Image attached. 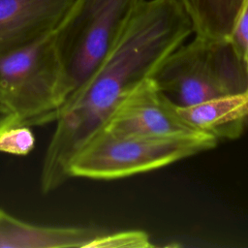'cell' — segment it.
<instances>
[{
    "label": "cell",
    "instance_id": "cell-1",
    "mask_svg": "<svg viewBox=\"0 0 248 248\" xmlns=\"http://www.w3.org/2000/svg\"><path fill=\"white\" fill-rule=\"evenodd\" d=\"M192 33V21L180 0L141 2L98 67L62 108L43 160V193L70 178L69 165L79 148Z\"/></svg>",
    "mask_w": 248,
    "mask_h": 248
},
{
    "label": "cell",
    "instance_id": "cell-2",
    "mask_svg": "<svg viewBox=\"0 0 248 248\" xmlns=\"http://www.w3.org/2000/svg\"><path fill=\"white\" fill-rule=\"evenodd\" d=\"M72 93L53 32L0 54V103L20 125L55 122Z\"/></svg>",
    "mask_w": 248,
    "mask_h": 248
},
{
    "label": "cell",
    "instance_id": "cell-3",
    "mask_svg": "<svg viewBox=\"0 0 248 248\" xmlns=\"http://www.w3.org/2000/svg\"><path fill=\"white\" fill-rule=\"evenodd\" d=\"M217 140L202 132L172 137H144L100 129L75 154L68 173L70 178H123L211 149Z\"/></svg>",
    "mask_w": 248,
    "mask_h": 248
},
{
    "label": "cell",
    "instance_id": "cell-4",
    "mask_svg": "<svg viewBox=\"0 0 248 248\" xmlns=\"http://www.w3.org/2000/svg\"><path fill=\"white\" fill-rule=\"evenodd\" d=\"M176 108L248 91V72L228 40L195 36L172 51L151 77Z\"/></svg>",
    "mask_w": 248,
    "mask_h": 248
},
{
    "label": "cell",
    "instance_id": "cell-5",
    "mask_svg": "<svg viewBox=\"0 0 248 248\" xmlns=\"http://www.w3.org/2000/svg\"><path fill=\"white\" fill-rule=\"evenodd\" d=\"M142 1H72L53 37L73 93L98 67Z\"/></svg>",
    "mask_w": 248,
    "mask_h": 248
},
{
    "label": "cell",
    "instance_id": "cell-6",
    "mask_svg": "<svg viewBox=\"0 0 248 248\" xmlns=\"http://www.w3.org/2000/svg\"><path fill=\"white\" fill-rule=\"evenodd\" d=\"M100 129L144 137L199 133L179 115L177 108L159 90L151 78L137 85L117 105Z\"/></svg>",
    "mask_w": 248,
    "mask_h": 248
},
{
    "label": "cell",
    "instance_id": "cell-7",
    "mask_svg": "<svg viewBox=\"0 0 248 248\" xmlns=\"http://www.w3.org/2000/svg\"><path fill=\"white\" fill-rule=\"evenodd\" d=\"M73 0H0V54L52 33Z\"/></svg>",
    "mask_w": 248,
    "mask_h": 248
},
{
    "label": "cell",
    "instance_id": "cell-8",
    "mask_svg": "<svg viewBox=\"0 0 248 248\" xmlns=\"http://www.w3.org/2000/svg\"><path fill=\"white\" fill-rule=\"evenodd\" d=\"M104 232L88 226L37 225L0 208V248H88Z\"/></svg>",
    "mask_w": 248,
    "mask_h": 248
},
{
    "label": "cell",
    "instance_id": "cell-9",
    "mask_svg": "<svg viewBox=\"0 0 248 248\" xmlns=\"http://www.w3.org/2000/svg\"><path fill=\"white\" fill-rule=\"evenodd\" d=\"M177 111L199 132L209 134L217 140H234L242 134L248 120V91L177 108Z\"/></svg>",
    "mask_w": 248,
    "mask_h": 248
},
{
    "label": "cell",
    "instance_id": "cell-10",
    "mask_svg": "<svg viewBox=\"0 0 248 248\" xmlns=\"http://www.w3.org/2000/svg\"><path fill=\"white\" fill-rule=\"evenodd\" d=\"M196 36L228 40L246 0H180Z\"/></svg>",
    "mask_w": 248,
    "mask_h": 248
},
{
    "label": "cell",
    "instance_id": "cell-11",
    "mask_svg": "<svg viewBox=\"0 0 248 248\" xmlns=\"http://www.w3.org/2000/svg\"><path fill=\"white\" fill-rule=\"evenodd\" d=\"M35 136L29 126L15 125L0 134V152L25 156L35 146Z\"/></svg>",
    "mask_w": 248,
    "mask_h": 248
},
{
    "label": "cell",
    "instance_id": "cell-12",
    "mask_svg": "<svg viewBox=\"0 0 248 248\" xmlns=\"http://www.w3.org/2000/svg\"><path fill=\"white\" fill-rule=\"evenodd\" d=\"M152 246L149 236L142 231H126L120 232H104L98 236L88 248H118L136 247L145 248Z\"/></svg>",
    "mask_w": 248,
    "mask_h": 248
},
{
    "label": "cell",
    "instance_id": "cell-13",
    "mask_svg": "<svg viewBox=\"0 0 248 248\" xmlns=\"http://www.w3.org/2000/svg\"><path fill=\"white\" fill-rule=\"evenodd\" d=\"M228 41L248 72V0L238 15Z\"/></svg>",
    "mask_w": 248,
    "mask_h": 248
}]
</instances>
